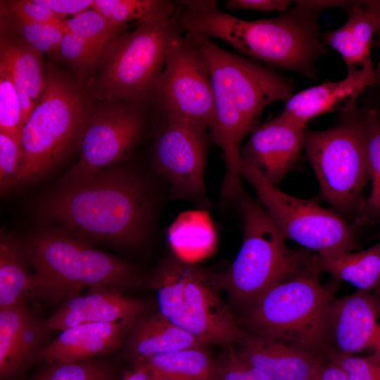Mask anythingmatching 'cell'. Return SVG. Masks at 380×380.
Masks as SVG:
<instances>
[{
	"instance_id": "obj_1",
	"label": "cell",
	"mask_w": 380,
	"mask_h": 380,
	"mask_svg": "<svg viewBox=\"0 0 380 380\" xmlns=\"http://www.w3.org/2000/svg\"><path fill=\"white\" fill-rule=\"evenodd\" d=\"M295 2L278 17L249 21L222 11L215 1H180L178 20L187 33L221 39L255 61L315 80L317 62L329 52L317 21L324 8L319 1Z\"/></svg>"
},
{
	"instance_id": "obj_2",
	"label": "cell",
	"mask_w": 380,
	"mask_h": 380,
	"mask_svg": "<svg viewBox=\"0 0 380 380\" xmlns=\"http://www.w3.org/2000/svg\"><path fill=\"white\" fill-rule=\"evenodd\" d=\"M39 212L80 240L132 248L148 234L152 202L142 178L116 167L60 184L41 201Z\"/></svg>"
},
{
	"instance_id": "obj_3",
	"label": "cell",
	"mask_w": 380,
	"mask_h": 380,
	"mask_svg": "<svg viewBox=\"0 0 380 380\" xmlns=\"http://www.w3.org/2000/svg\"><path fill=\"white\" fill-rule=\"evenodd\" d=\"M94 108L80 82L49 65L44 88L21 129L22 159L13 187L37 180L58 165L77 146Z\"/></svg>"
},
{
	"instance_id": "obj_4",
	"label": "cell",
	"mask_w": 380,
	"mask_h": 380,
	"mask_svg": "<svg viewBox=\"0 0 380 380\" xmlns=\"http://www.w3.org/2000/svg\"><path fill=\"white\" fill-rule=\"evenodd\" d=\"M243 221L241 248L229 267L217 275L221 287L248 308L274 285L296 277L320 273L317 254L287 246L264 208L242 190L237 198Z\"/></svg>"
},
{
	"instance_id": "obj_5",
	"label": "cell",
	"mask_w": 380,
	"mask_h": 380,
	"mask_svg": "<svg viewBox=\"0 0 380 380\" xmlns=\"http://www.w3.org/2000/svg\"><path fill=\"white\" fill-rule=\"evenodd\" d=\"M177 13L140 23L118 37L96 64L92 94L104 101L154 103L156 85L168 51L181 37Z\"/></svg>"
},
{
	"instance_id": "obj_6",
	"label": "cell",
	"mask_w": 380,
	"mask_h": 380,
	"mask_svg": "<svg viewBox=\"0 0 380 380\" xmlns=\"http://www.w3.org/2000/svg\"><path fill=\"white\" fill-rule=\"evenodd\" d=\"M365 109L357 103L341 111L332 128L305 129L306 157L319 185L320 197L348 221L360 214L370 180L365 139Z\"/></svg>"
},
{
	"instance_id": "obj_7",
	"label": "cell",
	"mask_w": 380,
	"mask_h": 380,
	"mask_svg": "<svg viewBox=\"0 0 380 380\" xmlns=\"http://www.w3.org/2000/svg\"><path fill=\"white\" fill-rule=\"evenodd\" d=\"M314 273L279 282L250 308L252 334L280 339L328 357L327 334L336 300Z\"/></svg>"
},
{
	"instance_id": "obj_8",
	"label": "cell",
	"mask_w": 380,
	"mask_h": 380,
	"mask_svg": "<svg viewBox=\"0 0 380 380\" xmlns=\"http://www.w3.org/2000/svg\"><path fill=\"white\" fill-rule=\"evenodd\" d=\"M240 172L285 239L319 256L338 255L357 248L358 227L334 210L280 191L241 159Z\"/></svg>"
},
{
	"instance_id": "obj_9",
	"label": "cell",
	"mask_w": 380,
	"mask_h": 380,
	"mask_svg": "<svg viewBox=\"0 0 380 380\" xmlns=\"http://www.w3.org/2000/svg\"><path fill=\"white\" fill-rule=\"evenodd\" d=\"M186 35L201 54L210 78L224 87L253 130L267 106L286 101L293 94L291 79L222 49L206 36Z\"/></svg>"
},
{
	"instance_id": "obj_10",
	"label": "cell",
	"mask_w": 380,
	"mask_h": 380,
	"mask_svg": "<svg viewBox=\"0 0 380 380\" xmlns=\"http://www.w3.org/2000/svg\"><path fill=\"white\" fill-rule=\"evenodd\" d=\"M144 108L122 101L95 107L78 140L79 160L60 184L94 175L125 156L144 129Z\"/></svg>"
},
{
	"instance_id": "obj_11",
	"label": "cell",
	"mask_w": 380,
	"mask_h": 380,
	"mask_svg": "<svg viewBox=\"0 0 380 380\" xmlns=\"http://www.w3.org/2000/svg\"><path fill=\"white\" fill-rule=\"evenodd\" d=\"M152 148L156 170L178 197L203 202L206 159L205 125L170 113H162Z\"/></svg>"
},
{
	"instance_id": "obj_12",
	"label": "cell",
	"mask_w": 380,
	"mask_h": 380,
	"mask_svg": "<svg viewBox=\"0 0 380 380\" xmlns=\"http://www.w3.org/2000/svg\"><path fill=\"white\" fill-rule=\"evenodd\" d=\"M154 103L170 113L205 125L214 122L212 81L199 51L187 35L170 47L155 89Z\"/></svg>"
},
{
	"instance_id": "obj_13",
	"label": "cell",
	"mask_w": 380,
	"mask_h": 380,
	"mask_svg": "<svg viewBox=\"0 0 380 380\" xmlns=\"http://www.w3.org/2000/svg\"><path fill=\"white\" fill-rule=\"evenodd\" d=\"M25 250L36 283L30 297L54 305L84 289L82 240L65 232L46 231L33 236Z\"/></svg>"
},
{
	"instance_id": "obj_14",
	"label": "cell",
	"mask_w": 380,
	"mask_h": 380,
	"mask_svg": "<svg viewBox=\"0 0 380 380\" xmlns=\"http://www.w3.org/2000/svg\"><path fill=\"white\" fill-rule=\"evenodd\" d=\"M218 277L190 262L179 310L167 319L207 343H241L246 336L220 294Z\"/></svg>"
},
{
	"instance_id": "obj_15",
	"label": "cell",
	"mask_w": 380,
	"mask_h": 380,
	"mask_svg": "<svg viewBox=\"0 0 380 380\" xmlns=\"http://www.w3.org/2000/svg\"><path fill=\"white\" fill-rule=\"evenodd\" d=\"M370 349L380 360V299L360 291L334 300L329 313L328 358Z\"/></svg>"
},
{
	"instance_id": "obj_16",
	"label": "cell",
	"mask_w": 380,
	"mask_h": 380,
	"mask_svg": "<svg viewBox=\"0 0 380 380\" xmlns=\"http://www.w3.org/2000/svg\"><path fill=\"white\" fill-rule=\"evenodd\" d=\"M374 76L373 63L349 71L346 77L326 82L293 94L281 113L274 119L294 129L303 130L313 118L340 110L357 103L360 96L370 87Z\"/></svg>"
},
{
	"instance_id": "obj_17",
	"label": "cell",
	"mask_w": 380,
	"mask_h": 380,
	"mask_svg": "<svg viewBox=\"0 0 380 380\" xmlns=\"http://www.w3.org/2000/svg\"><path fill=\"white\" fill-rule=\"evenodd\" d=\"M237 355L273 380H312L326 356L289 342L246 334Z\"/></svg>"
},
{
	"instance_id": "obj_18",
	"label": "cell",
	"mask_w": 380,
	"mask_h": 380,
	"mask_svg": "<svg viewBox=\"0 0 380 380\" xmlns=\"http://www.w3.org/2000/svg\"><path fill=\"white\" fill-rule=\"evenodd\" d=\"M305 129H294L272 119L252 131L241 148V159L277 186L298 160Z\"/></svg>"
},
{
	"instance_id": "obj_19",
	"label": "cell",
	"mask_w": 380,
	"mask_h": 380,
	"mask_svg": "<svg viewBox=\"0 0 380 380\" xmlns=\"http://www.w3.org/2000/svg\"><path fill=\"white\" fill-rule=\"evenodd\" d=\"M47 329L46 322L29 310L23 298L0 310L1 380L11 379L36 360Z\"/></svg>"
},
{
	"instance_id": "obj_20",
	"label": "cell",
	"mask_w": 380,
	"mask_h": 380,
	"mask_svg": "<svg viewBox=\"0 0 380 380\" xmlns=\"http://www.w3.org/2000/svg\"><path fill=\"white\" fill-rule=\"evenodd\" d=\"M65 300L46 321L49 329L60 331L88 323L134 322L146 308L141 300L107 289H89Z\"/></svg>"
},
{
	"instance_id": "obj_21",
	"label": "cell",
	"mask_w": 380,
	"mask_h": 380,
	"mask_svg": "<svg viewBox=\"0 0 380 380\" xmlns=\"http://www.w3.org/2000/svg\"><path fill=\"white\" fill-rule=\"evenodd\" d=\"M134 324L131 321H119L70 327L61 331L57 338L44 346L36 360L50 363L75 362L106 355L120 346Z\"/></svg>"
},
{
	"instance_id": "obj_22",
	"label": "cell",
	"mask_w": 380,
	"mask_h": 380,
	"mask_svg": "<svg viewBox=\"0 0 380 380\" xmlns=\"http://www.w3.org/2000/svg\"><path fill=\"white\" fill-rule=\"evenodd\" d=\"M0 64L12 75L21 104L23 125L45 86L42 56L15 31L1 8Z\"/></svg>"
},
{
	"instance_id": "obj_23",
	"label": "cell",
	"mask_w": 380,
	"mask_h": 380,
	"mask_svg": "<svg viewBox=\"0 0 380 380\" xmlns=\"http://www.w3.org/2000/svg\"><path fill=\"white\" fill-rule=\"evenodd\" d=\"M129 343V350L134 359L190 348H205L208 344L178 327L160 313L138 323Z\"/></svg>"
},
{
	"instance_id": "obj_24",
	"label": "cell",
	"mask_w": 380,
	"mask_h": 380,
	"mask_svg": "<svg viewBox=\"0 0 380 380\" xmlns=\"http://www.w3.org/2000/svg\"><path fill=\"white\" fill-rule=\"evenodd\" d=\"M205 348H190L179 351L134 359V364L169 380H219V365Z\"/></svg>"
},
{
	"instance_id": "obj_25",
	"label": "cell",
	"mask_w": 380,
	"mask_h": 380,
	"mask_svg": "<svg viewBox=\"0 0 380 380\" xmlns=\"http://www.w3.org/2000/svg\"><path fill=\"white\" fill-rule=\"evenodd\" d=\"M316 267L349 282L360 291H372L380 278V241L359 251L335 256L317 255Z\"/></svg>"
},
{
	"instance_id": "obj_26",
	"label": "cell",
	"mask_w": 380,
	"mask_h": 380,
	"mask_svg": "<svg viewBox=\"0 0 380 380\" xmlns=\"http://www.w3.org/2000/svg\"><path fill=\"white\" fill-rule=\"evenodd\" d=\"M82 258L84 288L122 293L133 289L139 281L137 273L129 264L93 248L82 240Z\"/></svg>"
},
{
	"instance_id": "obj_27",
	"label": "cell",
	"mask_w": 380,
	"mask_h": 380,
	"mask_svg": "<svg viewBox=\"0 0 380 380\" xmlns=\"http://www.w3.org/2000/svg\"><path fill=\"white\" fill-rule=\"evenodd\" d=\"M25 246L1 232L0 241V310L18 303L35 288L34 274L26 267Z\"/></svg>"
},
{
	"instance_id": "obj_28",
	"label": "cell",
	"mask_w": 380,
	"mask_h": 380,
	"mask_svg": "<svg viewBox=\"0 0 380 380\" xmlns=\"http://www.w3.org/2000/svg\"><path fill=\"white\" fill-rule=\"evenodd\" d=\"M364 107L365 151L372 188L353 223L358 227L380 223V119L370 103L366 102Z\"/></svg>"
},
{
	"instance_id": "obj_29",
	"label": "cell",
	"mask_w": 380,
	"mask_h": 380,
	"mask_svg": "<svg viewBox=\"0 0 380 380\" xmlns=\"http://www.w3.org/2000/svg\"><path fill=\"white\" fill-rule=\"evenodd\" d=\"M204 217L187 213L170 229V241L177 258L189 262L204 257L214 245V235Z\"/></svg>"
},
{
	"instance_id": "obj_30",
	"label": "cell",
	"mask_w": 380,
	"mask_h": 380,
	"mask_svg": "<svg viewBox=\"0 0 380 380\" xmlns=\"http://www.w3.org/2000/svg\"><path fill=\"white\" fill-rule=\"evenodd\" d=\"M189 265L177 257L168 258L152 275L151 286L156 291L159 313L167 319L182 306Z\"/></svg>"
},
{
	"instance_id": "obj_31",
	"label": "cell",
	"mask_w": 380,
	"mask_h": 380,
	"mask_svg": "<svg viewBox=\"0 0 380 380\" xmlns=\"http://www.w3.org/2000/svg\"><path fill=\"white\" fill-rule=\"evenodd\" d=\"M65 26L84 39L100 56L124 33V27L112 24L93 9L65 19Z\"/></svg>"
},
{
	"instance_id": "obj_32",
	"label": "cell",
	"mask_w": 380,
	"mask_h": 380,
	"mask_svg": "<svg viewBox=\"0 0 380 380\" xmlns=\"http://www.w3.org/2000/svg\"><path fill=\"white\" fill-rule=\"evenodd\" d=\"M178 7L165 0H115L113 12L107 20L113 25L124 27L137 20L139 23L176 15Z\"/></svg>"
},
{
	"instance_id": "obj_33",
	"label": "cell",
	"mask_w": 380,
	"mask_h": 380,
	"mask_svg": "<svg viewBox=\"0 0 380 380\" xmlns=\"http://www.w3.org/2000/svg\"><path fill=\"white\" fill-rule=\"evenodd\" d=\"M1 8L15 31L35 51L56 56L65 31L63 25L27 22L12 17L1 3Z\"/></svg>"
},
{
	"instance_id": "obj_34",
	"label": "cell",
	"mask_w": 380,
	"mask_h": 380,
	"mask_svg": "<svg viewBox=\"0 0 380 380\" xmlns=\"http://www.w3.org/2000/svg\"><path fill=\"white\" fill-rule=\"evenodd\" d=\"M321 39L327 46L331 47L341 55L348 72L372 63L371 51L359 42L347 23L334 30L322 33Z\"/></svg>"
},
{
	"instance_id": "obj_35",
	"label": "cell",
	"mask_w": 380,
	"mask_h": 380,
	"mask_svg": "<svg viewBox=\"0 0 380 380\" xmlns=\"http://www.w3.org/2000/svg\"><path fill=\"white\" fill-rule=\"evenodd\" d=\"M22 127L21 104L12 75L0 64V131L20 140Z\"/></svg>"
},
{
	"instance_id": "obj_36",
	"label": "cell",
	"mask_w": 380,
	"mask_h": 380,
	"mask_svg": "<svg viewBox=\"0 0 380 380\" xmlns=\"http://www.w3.org/2000/svg\"><path fill=\"white\" fill-rule=\"evenodd\" d=\"M56 56L82 71L92 69L101 58L84 39L67 29Z\"/></svg>"
},
{
	"instance_id": "obj_37",
	"label": "cell",
	"mask_w": 380,
	"mask_h": 380,
	"mask_svg": "<svg viewBox=\"0 0 380 380\" xmlns=\"http://www.w3.org/2000/svg\"><path fill=\"white\" fill-rule=\"evenodd\" d=\"M22 159L20 140L0 131V188L1 194L13 188Z\"/></svg>"
},
{
	"instance_id": "obj_38",
	"label": "cell",
	"mask_w": 380,
	"mask_h": 380,
	"mask_svg": "<svg viewBox=\"0 0 380 380\" xmlns=\"http://www.w3.org/2000/svg\"><path fill=\"white\" fill-rule=\"evenodd\" d=\"M51 364L34 380H103L101 369L91 361Z\"/></svg>"
},
{
	"instance_id": "obj_39",
	"label": "cell",
	"mask_w": 380,
	"mask_h": 380,
	"mask_svg": "<svg viewBox=\"0 0 380 380\" xmlns=\"http://www.w3.org/2000/svg\"><path fill=\"white\" fill-rule=\"evenodd\" d=\"M2 4L7 12L17 19L38 23L64 25L65 18L58 15L49 8L36 3L34 0L8 1Z\"/></svg>"
},
{
	"instance_id": "obj_40",
	"label": "cell",
	"mask_w": 380,
	"mask_h": 380,
	"mask_svg": "<svg viewBox=\"0 0 380 380\" xmlns=\"http://www.w3.org/2000/svg\"><path fill=\"white\" fill-rule=\"evenodd\" d=\"M329 359L346 370L348 380H380V360L374 354L367 357L334 356Z\"/></svg>"
},
{
	"instance_id": "obj_41",
	"label": "cell",
	"mask_w": 380,
	"mask_h": 380,
	"mask_svg": "<svg viewBox=\"0 0 380 380\" xmlns=\"http://www.w3.org/2000/svg\"><path fill=\"white\" fill-rule=\"evenodd\" d=\"M219 380H273L265 373L231 353L219 365Z\"/></svg>"
},
{
	"instance_id": "obj_42",
	"label": "cell",
	"mask_w": 380,
	"mask_h": 380,
	"mask_svg": "<svg viewBox=\"0 0 380 380\" xmlns=\"http://www.w3.org/2000/svg\"><path fill=\"white\" fill-rule=\"evenodd\" d=\"M293 1L290 0H229L226 6L232 10L246 9L255 11L286 13Z\"/></svg>"
},
{
	"instance_id": "obj_43",
	"label": "cell",
	"mask_w": 380,
	"mask_h": 380,
	"mask_svg": "<svg viewBox=\"0 0 380 380\" xmlns=\"http://www.w3.org/2000/svg\"><path fill=\"white\" fill-rule=\"evenodd\" d=\"M34 1L65 18V15L73 17L91 8L94 0H34Z\"/></svg>"
},
{
	"instance_id": "obj_44",
	"label": "cell",
	"mask_w": 380,
	"mask_h": 380,
	"mask_svg": "<svg viewBox=\"0 0 380 380\" xmlns=\"http://www.w3.org/2000/svg\"><path fill=\"white\" fill-rule=\"evenodd\" d=\"M312 380H348V376L341 366L329 359L321 366Z\"/></svg>"
},
{
	"instance_id": "obj_45",
	"label": "cell",
	"mask_w": 380,
	"mask_h": 380,
	"mask_svg": "<svg viewBox=\"0 0 380 380\" xmlns=\"http://www.w3.org/2000/svg\"><path fill=\"white\" fill-rule=\"evenodd\" d=\"M372 89V96L367 99L377 111L380 110V61L374 68V76L372 84L369 87Z\"/></svg>"
},
{
	"instance_id": "obj_46",
	"label": "cell",
	"mask_w": 380,
	"mask_h": 380,
	"mask_svg": "<svg viewBox=\"0 0 380 380\" xmlns=\"http://www.w3.org/2000/svg\"><path fill=\"white\" fill-rule=\"evenodd\" d=\"M364 7L372 15L376 25L377 39L376 46L380 47V0L363 1Z\"/></svg>"
},
{
	"instance_id": "obj_47",
	"label": "cell",
	"mask_w": 380,
	"mask_h": 380,
	"mask_svg": "<svg viewBox=\"0 0 380 380\" xmlns=\"http://www.w3.org/2000/svg\"><path fill=\"white\" fill-rule=\"evenodd\" d=\"M151 372L144 366L134 364V368L127 372L122 380H151Z\"/></svg>"
},
{
	"instance_id": "obj_48",
	"label": "cell",
	"mask_w": 380,
	"mask_h": 380,
	"mask_svg": "<svg viewBox=\"0 0 380 380\" xmlns=\"http://www.w3.org/2000/svg\"><path fill=\"white\" fill-rule=\"evenodd\" d=\"M374 291H376L374 294L380 299V278Z\"/></svg>"
},
{
	"instance_id": "obj_49",
	"label": "cell",
	"mask_w": 380,
	"mask_h": 380,
	"mask_svg": "<svg viewBox=\"0 0 380 380\" xmlns=\"http://www.w3.org/2000/svg\"><path fill=\"white\" fill-rule=\"evenodd\" d=\"M152 374V378H151V380H169L166 378H164L163 376H158V375H156V374H154L153 373Z\"/></svg>"
},
{
	"instance_id": "obj_50",
	"label": "cell",
	"mask_w": 380,
	"mask_h": 380,
	"mask_svg": "<svg viewBox=\"0 0 380 380\" xmlns=\"http://www.w3.org/2000/svg\"><path fill=\"white\" fill-rule=\"evenodd\" d=\"M377 113H378V115H379V119H380V110L377 111Z\"/></svg>"
}]
</instances>
